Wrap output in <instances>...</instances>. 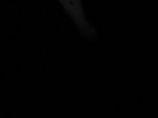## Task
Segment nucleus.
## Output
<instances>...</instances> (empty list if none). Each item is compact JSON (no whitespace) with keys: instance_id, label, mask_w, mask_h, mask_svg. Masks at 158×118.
Listing matches in <instances>:
<instances>
[{"instance_id":"nucleus-1","label":"nucleus","mask_w":158,"mask_h":118,"mask_svg":"<svg viewBox=\"0 0 158 118\" xmlns=\"http://www.w3.org/2000/svg\"><path fill=\"white\" fill-rule=\"evenodd\" d=\"M62 4H63L64 8H65L66 10L70 14H75L76 17H75V20L77 21V23L78 22V20L81 21V28L80 29L82 31H84L85 32H90V26L87 25V23H86L85 20V18H80V15H82V7L80 6L79 8L78 7L80 4V2H61Z\"/></svg>"}]
</instances>
